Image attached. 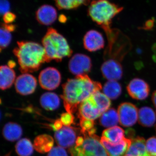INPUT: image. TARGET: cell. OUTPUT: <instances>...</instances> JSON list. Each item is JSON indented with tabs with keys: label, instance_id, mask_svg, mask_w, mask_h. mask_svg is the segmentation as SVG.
I'll return each instance as SVG.
<instances>
[{
	"label": "cell",
	"instance_id": "6",
	"mask_svg": "<svg viewBox=\"0 0 156 156\" xmlns=\"http://www.w3.org/2000/svg\"><path fill=\"white\" fill-rule=\"evenodd\" d=\"M92 61L90 57L81 53L75 54L69 63V71L76 76L86 75L91 71Z\"/></svg>",
	"mask_w": 156,
	"mask_h": 156
},
{
	"label": "cell",
	"instance_id": "32",
	"mask_svg": "<svg viewBox=\"0 0 156 156\" xmlns=\"http://www.w3.org/2000/svg\"><path fill=\"white\" fill-rule=\"evenodd\" d=\"M48 156H68L67 152L63 147L60 146L53 147L49 152Z\"/></svg>",
	"mask_w": 156,
	"mask_h": 156
},
{
	"label": "cell",
	"instance_id": "11",
	"mask_svg": "<svg viewBox=\"0 0 156 156\" xmlns=\"http://www.w3.org/2000/svg\"><path fill=\"white\" fill-rule=\"evenodd\" d=\"M127 90L130 96L137 100H143L147 98L150 91L148 84L139 78H135L130 81Z\"/></svg>",
	"mask_w": 156,
	"mask_h": 156
},
{
	"label": "cell",
	"instance_id": "12",
	"mask_svg": "<svg viewBox=\"0 0 156 156\" xmlns=\"http://www.w3.org/2000/svg\"><path fill=\"white\" fill-rule=\"evenodd\" d=\"M101 73L108 80L118 81L123 76V69L120 62L113 59H107L101 65Z\"/></svg>",
	"mask_w": 156,
	"mask_h": 156
},
{
	"label": "cell",
	"instance_id": "28",
	"mask_svg": "<svg viewBox=\"0 0 156 156\" xmlns=\"http://www.w3.org/2000/svg\"><path fill=\"white\" fill-rule=\"evenodd\" d=\"M11 32L6 28L2 24L0 30V46L1 50H4L8 47L12 40Z\"/></svg>",
	"mask_w": 156,
	"mask_h": 156
},
{
	"label": "cell",
	"instance_id": "17",
	"mask_svg": "<svg viewBox=\"0 0 156 156\" xmlns=\"http://www.w3.org/2000/svg\"><path fill=\"white\" fill-rule=\"evenodd\" d=\"M16 74L9 66H2L0 68V88L3 90L9 89L16 80Z\"/></svg>",
	"mask_w": 156,
	"mask_h": 156
},
{
	"label": "cell",
	"instance_id": "40",
	"mask_svg": "<svg viewBox=\"0 0 156 156\" xmlns=\"http://www.w3.org/2000/svg\"><path fill=\"white\" fill-rule=\"evenodd\" d=\"M62 17L60 16V17H59V19H60V21H61L62 22H64L66 20V18L65 16H63V15H61Z\"/></svg>",
	"mask_w": 156,
	"mask_h": 156
},
{
	"label": "cell",
	"instance_id": "27",
	"mask_svg": "<svg viewBox=\"0 0 156 156\" xmlns=\"http://www.w3.org/2000/svg\"><path fill=\"white\" fill-rule=\"evenodd\" d=\"M34 145L29 139L23 138L15 145V150L19 156H30L34 151Z\"/></svg>",
	"mask_w": 156,
	"mask_h": 156
},
{
	"label": "cell",
	"instance_id": "30",
	"mask_svg": "<svg viewBox=\"0 0 156 156\" xmlns=\"http://www.w3.org/2000/svg\"><path fill=\"white\" fill-rule=\"evenodd\" d=\"M147 150L151 156H156V137L149 138L146 142Z\"/></svg>",
	"mask_w": 156,
	"mask_h": 156
},
{
	"label": "cell",
	"instance_id": "7",
	"mask_svg": "<svg viewBox=\"0 0 156 156\" xmlns=\"http://www.w3.org/2000/svg\"><path fill=\"white\" fill-rule=\"evenodd\" d=\"M38 79L39 84L42 88L51 91L57 89L60 85L61 75L56 68L49 67L41 71Z\"/></svg>",
	"mask_w": 156,
	"mask_h": 156
},
{
	"label": "cell",
	"instance_id": "23",
	"mask_svg": "<svg viewBox=\"0 0 156 156\" xmlns=\"http://www.w3.org/2000/svg\"><path fill=\"white\" fill-rule=\"evenodd\" d=\"M102 137L109 142L117 144L121 142L125 137V131L119 126H115L105 129L103 131Z\"/></svg>",
	"mask_w": 156,
	"mask_h": 156
},
{
	"label": "cell",
	"instance_id": "37",
	"mask_svg": "<svg viewBox=\"0 0 156 156\" xmlns=\"http://www.w3.org/2000/svg\"><path fill=\"white\" fill-rule=\"evenodd\" d=\"M153 23L152 20H149L148 22H146V23L145 26L144 27V28L146 29H150L151 28L153 27Z\"/></svg>",
	"mask_w": 156,
	"mask_h": 156
},
{
	"label": "cell",
	"instance_id": "2",
	"mask_svg": "<svg viewBox=\"0 0 156 156\" xmlns=\"http://www.w3.org/2000/svg\"><path fill=\"white\" fill-rule=\"evenodd\" d=\"M17 44L13 53L23 73L36 71L46 62V54L42 45L31 41H18Z\"/></svg>",
	"mask_w": 156,
	"mask_h": 156
},
{
	"label": "cell",
	"instance_id": "34",
	"mask_svg": "<svg viewBox=\"0 0 156 156\" xmlns=\"http://www.w3.org/2000/svg\"><path fill=\"white\" fill-rule=\"evenodd\" d=\"M16 15L12 12H7L3 15V20L6 24H10L16 19Z\"/></svg>",
	"mask_w": 156,
	"mask_h": 156
},
{
	"label": "cell",
	"instance_id": "31",
	"mask_svg": "<svg viewBox=\"0 0 156 156\" xmlns=\"http://www.w3.org/2000/svg\"><path fill=\"white\" fill-rule=\"evenodd\" d=\"M74 116L72 114L66 112L62 114L60 118L62 123L65 126H69L74 122Z\"/></svg>",
	"mask_w": 156,
	"mask_h": 156
},
{
	"label": "cell",
	"instance_id": "15",
	"mask_svg": "<svg viewBox=\"0 0 156 156\" xmlns=\"http://www.w3.org/2000/svg\"><path fill=\"white\" fill-rule=\"evenodd\" d=\"M83 45L85 49L89 52H95L103 49L105 45L103 36L97 30H89L84 36Z\"/></svg>",
	"mask_w": 156,
	"mask_h": 156
},
{
	"label": "cell",
	"instance_id": "1",
	"mask_svg": "<svg viewBox=\"0 0 156 156\" xmlns=\"http://www.w3.org/2000/svg\"><path fill=\"white\" fill-rule=\"evenodd\" d=\"M64 106L67 112L76 111L82 102L102 89L101 84L92 80L88 75L69 79L62 85Z\"/></svg>",
	"mask_w": 156,
	"mask_h": 156
},
{
	"label": "cell",
	"instance_id": "13",
	"mask_svg": "<svg viewBox=\"0 0 156 156\" xmlns=\"http://www.w3.org/2000/svg\"><path fill=\"white\" fill-rule=\"evenodd\" d=\"M56 143L63 148L73 147L76 140V134L73 127L63 126L54 135Z\"/></svg>",
	"mask_w": 156,
	"mask_h": 156
},
{
	"label": "cell",
	"instance_id": "33",
	"mask_svg": "<svg viewBox=\"0 0 156 156\" xmlns=\"http://www.w3.org/2000/svg\"><path fill=\"white\" fill-rule=\"evenodd\" d=\"M10 9V4L8 0H0V12L2 15L9 12Z\"/></svg>",
	"mask_w": 156,
	"mask_h": 156
},
{
	"label": "cell",
	"instance_id": "20",
	"mask_svg": "<svg viewBox=\"0 0 156 156\" xmlns=\"http://www.w3.org/2000/svg\"><path fill=\"white\" fill-rule=\"evenodd\" d=\"M156 121L155 112L148 107H144L140 109L138 112V122L144 127H151Z\"/></svg>",
	"mask_w": 156,
	"mask_h": 156
},
{
	"label": "cell",
	"instance_id": "39",
	"mask_svg": "<svg viewBox=\"0 0 156 156\" xmlns=\"http://www.w3.org/2000/svg\"><path fill=\"white\" fill-rule=\"evenodd\" d=\"M15 65H16V64H15V63L14 62L10 61L9 62V65L8 66H9V67L13 68V67H14V66H15Z\"/></svg>",
	"mask_w": 156,
	"mask_h": 156
},
{
	"label": "cell",
	"instance_id": "26",
	"mask_svg": "<svg viewBox=\"0 0 156 156\" xmlns=\"http://www.w3.org/2000/svg\"><path fill=\"white\" fill-rule=\"evenodd\" d=\"M59 10H71L77 9L82 5H88L90 0H54Z\"/></svg>",
	"mask_w": 156,
	"mask_h": 156
},
{
	"label": "cell",
	"instance_id": "36",
	"mask_svg": "<svg viewBox=\"0 0 156 156\" xmlns=\"http://www.w3.org/2000/svg\"><path fill=\"white\" fill-rule=\"evenodd\" d=\"M84 136H78L76 141V146H79L82 145V144H83V143L84 142Z\"/></svg>",
	"mask_w": 156,
	"mask_h": 156
},
{
	"label": "cell",
	"instance_id": "19",
	"mask_svg": "<svg viewBox=\"0 0 156 156\" xmlns=\"http://www.w3.org/2000/svg\"><path fill=\"white\" fill-rule=\"evenodd\" d=\"M41 106L47 111H54L59 107L60 100L58 95L54 92L44 93L40 98Z\"/></svg>",
	"mask_w": 156,
	"mask_h": 156
},
{
	"label": "cell",
	"instance_id": "10",
	"mask_svg": "<svg viewBox=\"0 0 156 156\" xmlns=\"http://www.w3.org/2000/svg\"><path fill=\"white\" fill-rule=\"evenodd\" d=\"M15 88L18 94L27 95L32 94L37 87L36 79L28 73H23L16 78Z\"/></svg>",
	"mask_w": 156,
	"mask_h": 156
},
{
	"label": "cell",
	"instance_id": "8",
	"mask_svg": "<svg viewBox=\"0 0 156 156\" xmlns=\"http://www.w3.org/2000/svg\"><path fill=\"white\" fill-rule=\"evenodd\" d=\"M118 111L121 126L131 127L136 123L138 118V110L133 104L129 102L122 103L119 106Z\"/></svg>",
	"mask_w": 156,
	"mask_h": 156
},
{
	"label": "cell",
	"instance_id": "9",
	"mask_svg": "<svg viewBox=\"0 0 156 156\" xmlns=\"http://www.w3.org/2000/svg\"><path fill=\"white\" fill-rule=\"evenodd\" d=\"M79 118L93 120L101 117L103 113L93 95L80 105L78 108Z\"/></svg>",
	"mask_w": 156,
	"mask_h": 156
},
{
	"label": "cell",
	"instance_id": "35",
	"mask_svg": "<svg viewBox=\"0 0 156 156\" xmlns=\"http://www.w3.org/2000/svg\"><path fill=\"white\" fill-rule=\"evenodd\" d=\"M62 123L60 119H57L55 121L54 123L51 126V127L55 131H58L63 127Z\"/></svg>",
	"mask_w": 156,
	"mask_h": 156
},
{
	"label": "cell",
	"instance_id": "29",
	"mask_svg": "<svg viewBox=\"0 0 156 156\" xmlns=\"http://www.w3.org/2000/svg\"><path fill=\"white\" fill-rule=\"evenodd\" d=\"M95 122L93 120L87 119L84 118L80 119V126L82 134L89 133L96 128L95 127Z\"/></svg>",
	"mask_w": 156,
	"mask_h": 156
},
{
	"label": "cell",
	"instance_id": "4",
	"mask_svg": "<svg viewBox=\"0 0 156 156\" xmlns=\"http://www.w3.org/2000/svg\"><path fill=\"white\" fill-rule=\"evenodd\" d=\"M42 43L46 54L47 62L52 60L58 62L72 54V50L67 40L55 29H48L42 39Z\"/></svg>",
	"mask_w": 156,
	"mask_h": 156
},
{
	"label": "cell",
	"instance_id": "14",
	"mask_svg": "<svg viewBox=\"0 0 156 156\" xmlns=\"http://www.w3.org/2000/svg\"><path fill=\"white\" fill-rule=\"evenodd\" d=\"M101 142L109 156H124L131 145V140L124 138L121 142L114 144L102 137Z\"/></svg>",
	"mask_w": 156,
	"mask_h": 156
},
{
	"label": "cell",
	"instance_id": "24",
	"mask_svg": "<svg viewBox=\"0 0 156 156\" xmlns=\"http://www.w3.org/2000/svg\"><path fill=\"white\" fill-rule=\"evenodd\" d=\"M119 122L118 112L115 109L110 108L101 116L99 122L105 128L115 127Z\"/></svg>",
	"mask_w": 156,
	"mask_h": 156
},
{
	"label": "cell",
	"instance_id": "5",
	"mask_svg": "<svg viewBox=\"0 0 156 156\" xmlns=\"http://www.w3.org/2000/svg\"><path fill=\"white\" fill-rule=\"evenodd\" d=\"M83 134L84 138L83 144L70 148L72 156H109L99 136L96 134Z\"/></svg>",
	"mask_w": 156,
	"mask_h": 156
},
{
	"label": "cell",
	"instance_id": "22",
	"mask_svg": "<svg viewBox=\"0 0 156 156\" xmlns=\"http://www.w3.org/2000/svg\"><path fill=\"white\" fill-rule=\"evenodd\" d=\"M124 156H151L148 153L146 142L142 138H136L132 141L129 149Z\"/></svg>",
	"mask_w": 156,
	"mask_h": 156
},
{
	"label": "cell",
	"instance_id": "18",
	"mask_svg": "<svg viewBox=\"0 0 156 156\" xmlns=\"http://www.w3.org/2000/svg\"><path fill=\"white\" fill-rule=\"evenodd\" d=\"M54 140L48 134H42L37 136L34 140L35 150L40 153L49 152L53 148Z\"/></svg>",
	"mask_w": 156,
	"mask_h": 156
},
{
	"label": "cell",
	"instance_id": "21",
	"mask_svg": "<svg viewBox=\"0 0 156 156\" xmlns=\"http://www.w3.org/2000/svg\"><path fill=\"white\" fill-rule=\"evenodd\" d=\"M3 135L5 139L10 141H16L22 136V128L16 123H7L3 129Z\"/></svg>",
	"mask_w": 156,
	"mask_h": 156
},
{
	"label": "cell",
	"instance_id": "38",
	"mask_svg": "<svg viewBox=\"0 0 156 156\" xmlns=\"http://www.w3.org/2000/svg\"><path fill=\"white\" fill-rule=\"evenodd\" d=\"M152 100L155 107L156 108V91H155L152 96Z\"/></svg>",
	"mask_w": 156,
	"mask_h": 156
},
{
	"label": "cell",
	"instance_id": "25",
	"mask_svg": "<svg viewBox=\"0 0 156 156\" xmlns=\"http://www.w3.org/2000/svg\"><path fill=\"white\" fill-rule=\"evenodd\" d=\"M122 92V87L117 81L108 80L103 88L104 94L112 100H115L119 97Z\"/></svg>",
	"mask_w": 156,
	"mask_h": 156
},
{
	"label": "cell",
	"instance_id": "16",
	"mask_svg": "<svg viewBox=\"0 0 156 156\" xmlns=\"http://www.w3.org/2000/svg\"><path fill=\"white\" fill-rule=\"evenodd\" d=\"M57 17L56 9L50 5H43L39 8L36 13L37 21L42 25H51L56 21Z\"/></svg>",
	"mask_w": 156,
	"mask_h": 156
},
{
	"label": "cell",
	"instance_id": "41",
	"mask_svg": "<svg viewBox=\"0 0 156 156\" xmlns=\"http://www.w3.org/2000/svg\"><path fill=\"white\" fill-rule=\"evenodd\" d=\"M10 153H9L6 154L5 156H10Z\"/></svg>",
	"mask_w": 156,
	"mask_h": 156
},
{
	"label": "cell",
	"instance_id": "3",
	"mask_svg": "<svg viewBox=\"0 0 156 156\" xmlns=\"http://www.w3.org/2000/svg\"><path fill=\"white\" fill-rule=\"evenodd\" d=\"M123 9V7L107 0H93L90 3L88 14L94 22L103 29L107 36L113 31L111 27L113 19Z\"/></svg>",
	"mask_w": 156,
	"mask_h": 156
}]
</instances>
